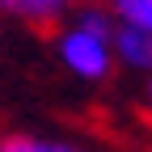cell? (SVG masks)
Returning a JSON list of instances; mask_svg holds the SVG:
<instances>
[{
	"mask_svg": "<svg viewBox=\"0 0 152 152\" xmlns=\"http://www.w3.org/2000/svg\"><path fill=\"white\" fill-rule=\"evenodd\" d=\"M55 59L80 85H102L114 72V17L102 4H72L55 26Z\"/></svg>",
	"mask_w": 152,
	"mask_h": 152,
	"instance_id": "1",
	"label": "cell"
},
{
	"mask_svg": "<svg viewBox=\"0 0 152 152\" xmlns=\"http://www.w3.org/2000/svg\"><path fill=\"white\" fill-rule=\"evenodd\" d=\"M76 0H0V17L21 21L30 30H55L72 13Z\"/></svg>",
	"mask_w": 152,
	"mask_h": 152,
	"instance_id": "2",
	"label": "cell"
},
{
	"mask_svg": "<svg viewBox=\"0 0 152 152\" xmlns=\"http://www.w3.org/2000/svg\"><path fill=\"white\" fill-rule=\"evenodd\" d=\"M114 68H127L135 76H152V34L114 26Z\"/></svg>",
	"mask_w": 152,
	"mask_h": 152,
	"instance_id": "3",
	"label": "cell"
},
{
	"mask_svg": "<svg viewBox=\"0 0 152 152\" xmlns=\"http://www.w3.org/2000/svg\"><path fill=\"white\" fill-rule=\"evenodd\" d=\"M0 152H89V148L80 140H68V135L17 131V135H0Z\"/></svg>",
	"mask_w": 152,
	"mask_h": 152,
	"instance_id": "4",
	"label": "cell"
},
{
	"mask_svg": "<svg viewBox=\"0 0 152 152\" xmlns=\"http://www.w3.org/2000/svg\"><path fill=\"white\" fill-rule=\"evenodd\" d=\"M102 9L114 17V26L152 34V0H102Z\"/></svg>",
	"mask_w": 152,
	"mask_h": 152,
	"instance_id": "5",
	"label": "cell"
},
{
	"mask_svg": "<svg viewBox=\"0 0 152 152\" xmlns=\"http://www.w3.org/2000/svg\"><path fill=\"white\" fill-rule=\"evenodd\" d=\"M144 110H148V118H152V76H144Z\"/></svg>",
	"mask_w": 152,
	"mask_h": 152,
	"instance_id": "6",
	"label": "cell"
},
{
	"mask_svg": "<svg viewBox=\"0 0 152 152\" xmlns=\"http://www.w3.org/2000/svg\"><path fill=\"white\" fill-rule=\"evenodd\" d=\"M76 4H102V0H76Z\"/></svg>",
	"mask_w": 152,
	"mask_h": 152,
	"instance_id": "7",
	"label": "cell"
}]
</instances>
